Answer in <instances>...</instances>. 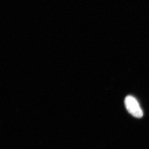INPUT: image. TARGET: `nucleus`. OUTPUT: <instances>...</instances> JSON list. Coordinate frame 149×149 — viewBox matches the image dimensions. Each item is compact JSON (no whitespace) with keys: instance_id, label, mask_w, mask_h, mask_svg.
Segmentation results:
<instances>
[{"instance_id":"1","label":"nucleus","mask_w":149,"mask_h":149,"mask_svg":"<svg viewBox=\"0 0 149 149\" xmlns=\"http://www.w3.org/2000/svg\"><path fill=\"white\" fill-rule=\"evenodd\" d=\"M124 104L127 111L133 116L141 118L143 113L138 100L132 96H127L124 100Z\"/></svg>"}]
</instances>
